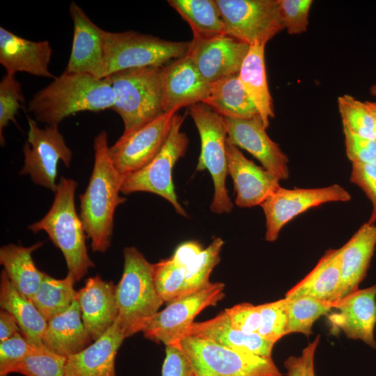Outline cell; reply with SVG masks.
<instances>
[{
	"label": "cell",
	"mask_w": 376,
	"mask_h": 376,
	"mask_svg": "<svg viewBox=\"0 0 376 376\" xmlns=\"http://www.w3.org/2000/svg\"><path fill=\"white\" fill-rule=\"evenodd\" d=\"M95 160L88 185L80 200V218L93 251L110 246L116 207L126 201L119 194L124 175L114 166L109 154L107 133L102 130L93 143Z\"/></svg>",
	"instance_id": "obj_1"
},
{
	"label": "cell",
	"mask_w": 376,
	"mask_h": 376,
	"mask_svg": "<svg viewBox=\"0 0 376 376\" xmlns=\"http://www.w3.org/2000/svg\"><path fill=\"white\" fill-rule=\"evenodd\" d=\"M114 103L115 95L107 77L63 72L33 96L28 111L37 121L58 126L70 115L112 109Z\"/></svg>",
	"instance_id": "obj_2"
},
{
	"label": "cell",
	"mask_w": 376,
	"mask_h": 376,
	"mask_svg": "<svg viewBox=\"0 0 376 376\" xmlns=\"http://www.w3.org/2000/svg\"><path fill=\"white\" fill-rule=\"evenodd\" d=\"M77 187L74 180L61 177L49 210L29 228L33 233L45 231L48 235L52 243L61 251L68 273L78 281L95 265L88 256L86 232L76 211Z\"/></svg>",
	"instance_id": "obj_3"
},
{
	"label": "cell",
	"mask_w": 376,
	"mask_h": 376,
	"mask_svg": "<svg viewBox=\"0 0 376 376\" xmlns=\"http://www.w3.org/2000/svg\"><path fill=\"white\" fill-rule=\"evenodd\" d=\"M124 267L116 285L117 323L126 338L142 331L164 303L154 282L153 264L135 247L123 250Z\"/></svg>",
	"instance_id": "obj_4"
},
{
	"label": "cell",
	"mask_w": 376,
	"mask_h": 376,
	"mask_svg": "<svg viewBox=\"0 0 376 376\" xmlns=\"http://www.w3.org/2000/svg\"><path fill=\"white\" fill-rule=\"evenodd\" d=\"M163 67L130 68L107 77L115 95L112 109L121 117L124 132L133 131L164 113Z\"/></svg>",
	"instance_id": "obj_5"
},
{
	"label": "cell",
	"mask_w": 376,
	"mask_h": 376,
	"mask_svg": "<svg viewBox=\"0 0 376 376\" xmlns=\"http://www.w3.org/2000/svg\"><path fill=\"white\" fill-rule=\"evenodd\" d=\"M104 78L123 70L163 66L185 56L190 41H170L133 31H104Z\"/></svg>",
	"instance_id": "obj_6"
},
{
	"label": "cell",
	"mask_w": 376,
	"mask_h": 376,
	"mask_svg": "<svg viewBox=\"0 0 376 376\" xmlns=\"http://www.w3.org/2000/svg\"><path fill=\"white\" fill-rule=\"evenodd\" d=\"M189 113L201 139V152L196 171L207 170L214 184L210 210L217 214L229 213L233 204L226 186L228 172L226 150L227 131L224 118L203 102L190 106Z\"/></svg>",
	"instance_id": "obj_7"
},
{
	"label": "cell",
	"mask_w": 376,
	"mask_h": 376,
	"mask_svg": "<svg viewBox=\"0 0 376 376\" xmlns=\"http://www.w3.org/2000/svg\"><path fill=\"white\" fill-rule=\"evenodd\" d=\"M177 345L189 359L195 376H282L272 357L242 353L191 336Z\"/></svg>",
	"instance_id": "obj_8"
},
{
	"label": "cell",
	"mask_w": 376,
	"mask_h": 376,
	"mask_svg": "<svg viewBox=\"0 0 376 376\" xmlns=\"http://www.w3.org/2000/svg\"><path fill=\"white\" fill-rule=\"evenodd\" d=\"M185 117L175 113L170 134L158 154L142 169L124 176L120 192H150L167 200L181 216L187 213L180 204L172 178L173 168L187 150L189 138L181 131Z\"/></svg>",
	"instance_id": "obj_9"
},
{
	"label": "cell",
	"mask_w": 376,
	"mask_h": 376,
	"mask_svg": "<svg viewBox=\"0 0 376 376\" xmlns=\"http://www.w3.org/2000/svg\"><path fill=\"white\" fill-rule=\"evenodd\" d=\"M225 285L210 282L189 294L180 296L168 303L146 324L144 336L166 345H177L186 336L195 318L205 308L216 306L225 296Z\"/></svg>",
	"instance_id": "obj_10"
},
{
	"label": "cell",
	"mask_w": 376,
	"mask_h": 376,
	"mask_svg": "<svg viewBox=\"0 0 376 376\" xmlns=\"http://www.w3.org/2000/svg\"><path fill=\"white\" fill-rule=\"evenodd\" d=\"M226 35L250 46L266 45L284 29L277 0H215Z\"/></svg>",
	"instance_id": "obj_11"
},
{
	"label": "cell",
	"mask_w": 376,
	"mask_h": 376,
	"mask_svg": "<svg viewBox=\"0 0 376 376\" xmlns=\"http://www.w3.org/2000/svg\"><path fill=\"white\" fill-rule=\"evenodd\" d=\"M29 131L24 146V164L20 175H29L32 181L56 192L57 166L62 161L69 167L72 153L66 145L58 126L47 125L40 128L37 123L27 117Z\"/></svg>",
	"instance_id": "obj_12"
},
{
	"label": "cell",
	"mask_w": 376,
	"mask_h": 376,
	"mask_svg": "<svg viewBox=\"0 0 376 376\" xmlns=\"http://www.w3.org/2000/svg\"><path fill=\"white\" fill-rule=\"evenodd\" d=\"M350 199V194L338 184L319 188L279 187L260 205L265 217V240L270 242L276 241L288 222L312 207Z\"/></svg>",
	"instance_id": "obj_13"
},
{
	"label": "cell",
	"mask_w": 376,
	"mask_h": 376,
	"mask_svg": "<svg viewBox=\"0 0 376 376\" xmlns=\"http://www.w3.org/2000/svg\"><path fill=\"white\" fill-rule=\"evenodd\" d=\"M176 113H164L133 131L123 132L109 147L111 160L121 175L142 169L158 154L170 134Z\"/></svg>",
	"instance_id": "obj_14"
},
{
	"label": "cell",
	"mask_w": 376,
	"mask_h": 376,
	"mask_svg": "<svg viewBox=\"0 0 376 376\" xmlns=\"http://www.w3.org/2000/svg\"><path fill=\"white\" fill-rule=\"evenodd\" d=\"M250 45L227 35L193 37L187 55L210 84L237 75Z\"/></svg>",
	"instance_id": "obj_15"
},
{
	"label": "cell",
	"mask_w": 376,
	"mask_h": 376,
	"mask_svg": "<svg viewBox=\"0 0 376 376\" xmlns=\"http://www.w3.org/2000/svg\"><path fill=\"white\" fill-rule=\"evenodd\" d=\"M224 118L228 142L249 152L281 180L289 178V159L268 136L259 115L249 119Z\"/></svg>",
	"instance_id": "obj_16"
},
{
	"label": "cell",
	"mask_w": 376,
	"mask_h": 376,
	"mask_svg": "<svg viewBox=\"0 0 376 376\" xmlns=\"http://www.w3.org/2000/svg\"><path fill=\"white\" fill-rule=\"evenodd\" d=\"M69 12L73 22L70 55L65 72L104 78V30L96 25L75 2Z\"/></svg>",
	"instance_id": "obj_17"
},
{
	"label": "cell",
	"mask_w": 376,
	"mask_h": 376,
	"mask_svg": "<svg viewBox=\"0 0 376 376\" xmlns=\"http://www.w3.org/2000/svg\"><path fill=\"white\" fill-rule=\"evenodd\" d=\"M334 309L336 311L328 315L333 331H342L348 338L376 349V284L335 301Z\"/></svg>",
	"instance_id": "obj_18"
},
{
	"label": "cell",
	"mask_w": 376,
	"mask_h": 376,
	"mask_svg": "<svg viewBox=\"0 0 376 376\" xmlns=\"http://www.w3.org/2000/svg\"><path fill=\"white\" fill-rule=\"evenodd\" d=\"M228 174L236 193L235 204L240 207L260 205L280 186V179L247 159L240 148L226 140Z\"/></svg>",
	"instance_id": "obj_19"
},
{
	"label": "cell",
	"mask_w": 376,
	"mask_h": 376,
	"mask_svg": "<svg viewBox=\"0 0 376 376\" xmlns=\"http://www.w3.org/2000/svg\"><path fill=\"white\" fill-rule=\"evenodd\" d=\"M162 83L164 113L203 102L211 86L187 54L164 65Z\"/></svg>",
	"instance_id": "obj_20"
},
{
	"label": "cell",
	"mask_w": 376,
	"mask_h": 376,
	"mask_svg": "<svg viewBox=\"0 0 376 376\" xmlns=\"http://www.w3.org/2000/svg\"><path fill=\"white\" fill-rule=\"evenodd\" d=\"M116 285L99 275L88 278L77 291L81 318L93 340L102 336L116 321Z\"/></svg>",
	"instance_id": "obj_21"
},
{
	"label": "cell",
	"mask_w": 376,
	"mask_h": 376,
	"mask_svg": "<svg viewBox=\"0 0 376 376\" xmlns=\"http://www.w3.org/2000/svg\"><path fill=\"white\" fill-rule=\"evenodd\" d=\"M52 54L48 40H29L0 27V63L6 72L55 79L49 68Z\"/></svg>",
	"instance_id": "obj_22"
},
{
	"label": "cell",
	"mask_w": 376,
	"mask_h": 376,
	"mask_svg": "<svg viewBox=\"0 0 376 376\" xmlns=\"http://www.w3.org/2000/svg\"><path fill=\"white\" fill-rule=\"evenodd\" d=\"M125 338L116 321L94 343L67 358L65 376H116V357Z\"/></svg>",
	"instance_id": "obj_23"
},
{
	"label": "cell",
	"mask_w": 376,
	"mask_h": 376,
	"mask_svg": "<svg viewBox=\"0 0 376 376\" xmlns=\"http://www.w3.org/2000/svg\"><path fill=\"white\" fill-rule=\"evenodd\" d=\"M186 336L211 340L225 347L264 358H271L274 343L257 333L235 328L225 313L206 321L194 322Z\"/></svg>",
	"instance_id": "obj_24"
},
{
	"label": "cell",
	"mask_w": 376,
	"mask_h": 376,
	"mask_svg": "<svg viewBox=\"0 0 376 376\" xmlns=\"http://www.w3.org/2000/svg\"><path fill=\"white\" fill-rule=\"evenodd\" d=\"M376 246V224H363L341 246L338 300L359 289Z\"/></svg>",
	"instance_id": "obj_25"
},
{
	"label": "cell",
	"mask_w": 376,
	"mask_h": 376,
	"mask_svg": "<svg viewBox=\"0 0 376 376\" xmlns=\"http://www.w3.org/2000/svg\"><path fill=\"white\" fill-rule=\"evenodd\" d=\"M91 340L83 323L77 299L65 312L47 321L42 338L47 349L66 358L84 350Z\"/></svg>",
	"instance_id": "obj_26"
},
{
	"label": "cell",
	"mask_w": 376,
	"mask_h": 376,
	"mask_svg": "<svg viewBox=\"0 0 376 376\" xmlns=\"http://www.w3.org/2000/svg\"><path fill=\"white\" fill-rule=\"evenodd\" d=\"M340 253L341 247L326 251L315 267L286 292L285 298L311 297L328 302L338 301L340 286Z\"/></svg>",
	"instance_id": "obj_27"
},
{
	"label": "cell",
	"mask_w": 376,
	"mask_h": 376,
	"mask_svg": "<svg viewBox=\"0 0 376 376\" xmlns=\"http://www.w3.org/2000/svg\"><path fill=\"white\" fill-rule=\"evenodd\" d=\"M265 48V45H260L250 46L237 76L267 128L269 119L274 116V111L267 83Z\"/></svg>",
	"instance_id": "obj_28"
},
{
	"label": "cell",
	"mask_w": 376,
	"mask_h": 376,
	"mask_svg": "<svg viewBox=\"0 0 376 376\" xmlns=\"http://www.w3.org/2000/svg\"><path fill=\"white\" fill-rule=\"evenodd\" d=\"M0 306L14 316L21 334L30 344L43 345L47 321L33 302L12 285L4 270L1 273Z\"/></svg>",
	"instance_id": "obj_29"
},
{
	"label": "cell",
	"mask_w": 376,
	"mask_h": 376,
	"mask_svg": "<svg viewBox=\"0 0 376 376\" xmlns=\"http://www.w3.org/2000/svg\"><path fill=\"white\" fill-rule=\"evenodd\" d=\"M42 244L39 242L24 247L9 244L0 249V263L12 285L29 299L36 292L47 274L37 268L32 258V253Z\"/></svg>",
	"instance_id": "obj_30"
},
{
	"label": "cell",
	"mask_w": 376,
	"mask_h": 376,
	"mask_svg": "<svg viewBox=\"0 0 376 376\" xmlns=\"http://www.w3.org/2000/svg\"><path fill=\"white\" fill-rule=\"evenodd\" d=\"M203 103L226 118L249 119L259 115L237 75L212 83L209 95Z\"/></svg>",
	"instance_id": "obj_31"
},
{
	"label": "cell",
	"mask_w": 376,
	"mask_h": 376,
	"mask_svg": "<svg viewBox=\"0 0 376 376\" xmlns=\"http://www.w3.org/2000/svg\"><path fill=\"white\" fill-rule=\"evenodd\" d=\"M168 3L189 24L193 37L226 35L215 0H169Z\"/></svg>",
	"instance_id": "obj_32"
},
{
	"label": "cell",
	"mask_w": 376,
	"mask_h": 376,
	"mask_svg": "<svg viewBox=\"0 0 376 376\" xmlns=\"http://www.w3.org/2000/svg\"><path fill=\"white\" fill-rule=\"evenodd\" d=\"M75 279L68 273L57 279L46 274L36 292L29 299L47 321L65 312L77 299Z\"/></svg>",
	"instance_id": "obj_33"
},
{
	"label": "cell",
	"mask_w": 376,
	"mask_h": 376,
	"mask_svg": "<svg viewBox=\"0 0 376 376\" xmlns=\"http://www.w3.org/2000/svg\"><path fill=\"white\" fill-rule=\"evenodd\" d=\"M285 298V297H284ZM287 300L288 323L285 335L300 333L310 336L315 322L334 308V302L321 301L311 297Z\"/></svg>",
	"instance_id": "obj_34"
},
{
	"label": "cell",
	"mask_w": 376,
	"mask_h": 376,
	"mask_svg": "<svg viewBox=\"0 0 376 376\" xmlns=\"http://www.w3.org/2000/svg\"><path fill=\"white\" fill-rule=\"evenodd\" d=\"M224 244L221 237L214 238L206 248L185 265V285L180 296L192 292L210 282V274L220 262Z\"/></svg>",
	"instance_id": "obj_35"
},
{
	"label": "cell",
	"mask_w": 376,
	"mask_h": 376,
	"mask_svg": "<svg viewBox=\"0 0 376 376\" xmlns=\"http://www.w3.org/2000/svg\"><path fill=\"white\" fill-rule=\"evenodd\" d=\"M66 361V357L50 351L44 345L31 344L29 353L15 373L24 376H65Z\"/></svg>",
	"instance_id": "obj_36"
},
{
	"label": "cell",
	"mask_w": 376,
	"mask_h": 376,
	"mask_svg": "<svg viewBox=\"0 0 376 376\" xmlns=\"http://www.w3.org/2000/svg\"><path fill=\"white\" fill-rule=\"evenodd\" d=\"M338 106L343 127L361 136L374 139L373 118L366 102L345 94L338 97Z\"/></svg>",
	"instance_id": "obj_37"
},
{
	"label": "cell",
	"mask_w": 376,
	"mask_h": 376,
	"mask_svg": "<svg viewBox=\"0 0 376 376\" xmlns=\"http://www.w3.org/2000/svg\"><path fill=\"white\" fill-rule=\"evenodd\" d=\"M186 267L171 257L153 264V278L156 290L164 302H170L182 295Z\"/></svg>",
	"instance_id": "obj_38"
},
{
	"label": "cell",
	"mask_w": 376,
	"mask_h": 376,
	"mask_svg": "<svg viewBox=\"0 0 376 376\" xmlns=\"http://www.w3.org/2000/svg\"><path fill=\"white\" fill-rule=\"evenodd\" d=\"M260 325L258 331L264 339L276 343L285 336L288 304L285 298L260 304Z\"/></svg>",
	"instance_id": "obj_39"
},
{
	"label": "cell",
	"mask_w": 376,
	"mask_h": 376,
	"mask_svg": "<svg viewBox=\"0 0 376 376\" xmlns=\"http://www.w3.org/2000/svg\"><path fill=\"white\" fill-rule=\"evenodd\" d=\"M24 96L20 83L17 80L15 74L8 73L0 81V142L4 145L3 130L10 122L15 123V116Z\"/></svg>",
	"instance_id": "obj_40"
},
{
	"label": "cell",
	"mask_w": 376,
	"mask_h": 376,
	"mask_svg": "<svg viewBox=\"0 0 376 376\" xmlns=\"http://www.w3.org/2000/svg\"><path fill=\"white\" fill-rule=\"evenodd\" d=\"M284 29L290 35L306 32L312 0H277Z\"/></svg>",
	"instance_id": "obj_41"
},
{
	"label": "cell",
	"mask_w": 376,
	"mask_h": 376,
	"mask_svg": "<svg viewBox=\"0 0 376 376\" xmlns=\"http://www.w3.org/2000/svg\"><path fill=\"white\" fill-rule=\"evenodd\" d=\"M31 344L19 332L13 337L0 342V376L15 373L17 366L29 353Z\"/></svg>",
	"instance_id": "obj_42"
},
{
	"label": "cell",
	"mask_w": 376,
	"mask_h": 376,
	"mask_svg": "<svg viewBox=\"0 0 376 376\" xmlns=\"http://www.w3.org/2000/svg\"><path fill=\"white\" fill-rule=\"evenodd\" d=\"M350 182L363 190L370 201L373 209L368 221H376V160L368 163H353L350 178Z\"/></svg>",
	"instance_id": "obj_43"
},
{
	"label": "cell",
	"mask_w": 376,
	"mask_h": 376,
	"mask_svg": "<svg viewBox=\"0 0 376 376\" xmlns=\"http://www.w3.org/2000/svg\"><path fill=\"white\" fill-rule=\"evenodd\" d=\"M224 311L235 328L246 333H258L261 319L260 305L242 303Z\"/></svg>",
	"instance_id": "obj_44"
},
{
	"label": "cell",
	"mask_w": 376,
	"mask_h": 376,
	"mask_svg": "<svg viewBox=\"0 0 376 376\" xmlns=\"http://www.w3.org/2000/svg\"><path fill=\"white\" fill-rule=\"evenodd\" d=\"M345 151L352 163H368L376 160V141L356 134L343 127Z\"/></svg>",
	"instance_id": "obj_45"
},
{
	"label": "cell",
	"mask_w": 376,
	"mask_h": 376,
	"mask_svg": "<svg viewBox=\"0 0 376 376\" xmlns=\"http://www.w3.org/2000/svg\"><path fill=\"white\" fill-rule=\"evenodd\" d=\"M162 376H195L191 364L178 345H166Z\"/></svg>",
	"instance_id": "obj_46"
},
{
	"label": "cell",
	"mask_w": 376,
	"mask_h": 376,
	"mask_svg": "<svg viewBox=\"0 0 376 376\" xmlns=\"http://www.w3.org/2000/svg\"><path fill=\"white\" fill-rule=\"evenodd\" d=\"M19 332L20 329L14 316L7 311L1 309L0 342L13 337Z\"/></svg>",
	"instance_id": "obj_47"
},
{
	"label": "cell",
	"mask_w": 376,
	"mask_h": 376,
	"mask_svg": "<svg viewBox=\"0 0 376 376\" xmlns=\"http://www.w3.org/2000/svg\"><path fill=\"white\" fill-rule=\"evenodd\" d=\"M288 376H304L305 356L303 352L299 356H290L284 361Z\"/></svg>",
	"instance_id": "obj_48"
},
{
	"label": "cell",
	"mask_w": 376,
	"mask_h": 376,
	"mask_svg": "<svg viewBox=\"0 0 376 376\" xmlns=\"http://www.w3.org/2000/svg\"><path fill=\"white\" fill-rule=\"evenodd\" d=\"M320 343V335L302 350L305 356V372L304 376H315L314 370V359L316 350Z\"/></svg>",
	"instance_id": "obj_49"
},
{
	"label": "cell",
	"mask_w": 376,
	"mask_h": 376,
	"mask_svg": "<svg viewBox=\"0 0 376 376\" xmlns=\"http://www.w3.org/2000/svg\"><path fill=\"white\" fill-rule=\"evenodd\" d=\"M373 118L374 139L376 141V102L366 101Z\"/></svg>",
	"instance_id": "obj_50"
},
{
	"label": "cell",
	"mask_w": 376,
	"mask_h": 376,
	"mask_svg": "<svg viewBox=\"0 0 376 376\" xmlns=\"http://www.w3.org/2000/svg\"><path fill=\"white\" fill-rule=\"evenodd\" d=\"M370 93L372 95L376 96V84H374L370 87Z\"/></svg>",
	"instance_id": "obj_51"
}]
</instances>
